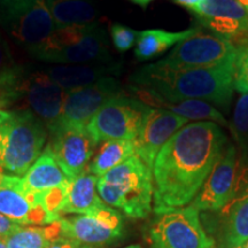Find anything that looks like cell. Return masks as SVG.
<instances>
[{"label":"cell","mask_w":248,"mask_h":248,"mask_svg":"<svg viewBox=\"0 0 248 248\" xmlns=\"http://www.w3.org/2000/svg\"><path fill=\"white\" fill-rule=\"evenodd\" d=\"M226 144L224 131L212 121L179 129L161 148L152 168L155 215L192 202Z\"/></svg>","instance_id":"6da1fadb"},{"label":"cell","mask_w":248,"mask_h":248,"mask_svg":"<svg viewBox=\"0 0 248 248\" xmlns=\"http://www.w3.org/2000/svg\"><path fill=\"white\" fill-rule=\"evenodd\" d=\"M234 58L214 67L187 69H173L157 61L136 71L130 80L137 95L166 101L201 100L226 110L233 98Z\"/></svg>","instance_id":"7a4b0ae2"},{"label":"cell","mask_w":248,"mask_h":248,"mask_svg":"<svg viewBox=\"0 0 248 248\" xmlns=\"http://www.w3.org/2000/svg\"><path fill=\"white\" fill-rule=\"evenodd\" d=\"M97 191L101 200L132 219L146 218L153 203L152 170L138 155L98 177Z\"/></svg>","instance_id":"3957f363"},{"label":"cell","mask_w":248,"mask_h":248,"mask_svg":"<svg viewBox=\"0 0 248 248\" xmlns=\"http://www.w3.org/2000/svg\"><path fill=\"white\" fill-rule=\"evenodd\" d=\"M47 128L30 110H2L0 116V170L24 176L42 155Z\"/></svg>","instance_id":"277c9868"},{"label":"cell","mask_w":248,"mask_h":248,"mask_svg":"<svg viewBox=\"0 0 248 248\" xmlns=\"http://www.w3.org/2000/svg\"><path fill=\"white\" fill-rule=\"evenodd\" d=\"M33 57L61 64L110 62L107 36L95 22L58 28Z\"/></svg>","instance_id":"5b68a950"},{"label":"cell","mask_w":248,"mask_h":248,"mask_svg":"<svg viewBox=\"0 0 248 248\" xmlns=\"http://www.w3.org/2000/svg\"><path fill=\"white\" fill-rule=\"evenodd\" d=\"M0 26L32 55L57 29L46 0H12L1 5Z\"/></svg>","instance_id":"8992f818"},{"label":"cell","mask_w":248,"mask_h":248,"mask_svg":"<svg viewBox=\"0 0 248 248\" xmlns=\"http://www.w3.org/2000/svg\"><path fill=\"white\" fill-rule=\"evenodd\" d=\"M150 248H214L215 240L207 233L200 213L192 204L156 214L147 228Z\"/></svg>","instance_id":"52a82bcc"},{"label":"cell","mask_w":248,"mask_h":248,"mask_svg":"<svg viewBox=\"0 0 248 248\" xmlns=\"http://www.w3.org/2000/svg\"><path fill=\"white\" fill-rule=\"evenodd\" d=\"M150 108L139 99L117 95L98 110L86 125V131L97 145L107 140H135Z\"/></svg>","instance_id":"ba28073f"},{"label":"cell","mask_w":248,"mask_h":248,"mask_svg":"<svg viewBox=\"0 0 248 248\" xmlns=\"http://www.w3.org/2000/svg\"><path fill=\"white\" fill-rule=\"evenodd\" d=\"M62 237L76 241L83 248H100L115 243L123 234V217L108 204L88 214L58 219Z\"/></svg>","instance_id":"9c48e42d"},{"label":"cell","mask_w":248,"mask_h":248,"mask_svg":"<svg viewBox=\"0 0 248 248\" xmlns=\"http://www.w3.org/2000/svg\"><path fill=\"white\" fill-rule=\"evenodd\" d=\"M235 57L234 42L228 37L206 33L200 29L182 40L159 62L173 69L207 68L221 64Z\"/></svg>","instance_id":"30bf717a"},{"label":"cell","mask_w":248,"mask_h":248,"mask_svg":"<svg viewBox=\"0 0 248 248\" xmlns=\"http://www.w3.org/2000/svg\"><path fill=\"white\" fill-rule=\"evenodd\" d=\"M68 92L49 78L45 71L26 74L17 91V101H22L24 109L38 117L49 132L60 120Z\"/></svg>","instance_id":"8fae6325"},{"label":"cell","mask_w":248,"mask_h":248,"mask_svg":"<svg viewBox=\"0 0 248 248\" xmlns=\"http://www.w3.org/2000/svg\"><path fill=\"white\" fill-rule=\"evenodd\" d=\"M121 94H123L122 85L111 76L86 88L68 92L61 117L53 131L58 129H86L98 110L110 99Z\"/></svg>","instance_id":"7c38bea8"},{"label":"cell","mask_w":248,"mask_h":248,"mask_svg":"<svg viewBox=\"0 0 248 248\" xmlns=\"http://www.w3.org/2000/svg\"><path fill=\"white\" fill-rule=\"evenodd\" d=\"M237 159V148L228 142L208 178L190 204L199 212L216 213L224 208L233 197Z\"/></svg>","instance_id":"4fadbf2b"},{"label":"cell","mask_w":248,"mask_h":248,"mask_svg":"<svg viewBox=\"0 0 248 248\" xmlns=\"http://www.w3.org/2000/svg\"><path fill=\"white\" fill-rule=\"evenodd\" d=\"M188 120L162 108H150L145 114L140 131L136 137V155L152 170L161 148Z\"/></svg>","instance_id":"5bb4252c"},{"label":"cell","mask_w":248,"mask_h":248,"mask_svg":"<svg viewBox=\"0 0 248 248\" xmlns=\"http://www.w3.org/2000/svg\"><path fill=\"white\" fill-rule=\"evenodd\" d=\"M48 146L66 177L74 179L88 170L97 144L86 129H58Z\"/></svg>","instance_id":"9a60e30c"},{"label":"cell","mask_w":248,"mask_h":248,"mask_svg":"<svg viewBox=\"0 0 248 248\" xmlns=\"http://www.w3.org/2000/svg\"><path fill=\"white\" fill-rule=\"evenodd\" d=\"M0 214L20 225H48L54 221L39 202L38 194L24 190L22 178L5 175L0 184Z\"/></svg>","instance_id":"2e32d148"},{"label":"cell","mask_w":248,"mask_h":248,"mask_svg":"<svg viewBox=\"0 0 248 248\" xmlns=\"http://www.w3.org/2000/svg\"><path fill=\"white\" fill-rule=\"evenodd\" d=\"M200 26L232 40L248 35V9L235 0H203L192 11Z\"/></svg>","instance_id":"e0dca14e"},{"label":"cell","mask_w":248,"mask_h":248,"mask_svg":"<svg viewBox=\"0 0 248 248\" xmlns=\"http://www.w3.org/2000/svg\"><path fill=\"white\" fill-rule=\"evenodd\" d=\"M117 70V64L94 62L84 64H61L48 68L45 73L64 91L71 92L94 84L105 77H109L111 74H116Z\"/></svg>","instance_id":"ac0fdd59"},{"label":"cell","mask_w":248,"mask_h":248,"mask_svg":"<svg viewBox=\"0 0 248 248\" xmlns=\"http://www.w3.org/2000/svg\"><path fill=\"white\" fill-rule=\"evenodd\" d=\"M216 239L218 248H238L248 240V197L219 210Z\"/></svg>","instance_id":"d6986e66"},{"label":"cell","mask_w":248,"mask_h":248,"mask_svg":"<svg viewBox=\"0 0 248 248\" xmlns=\"http://www.w3.org/2000/svg\"><path fill=\"white\" fill-rule=\"evenodd\" d=\"M97 176L90 173L88 170L78 177L69 179L67 195L63 206L60 210V217L69 214H88L105 206L97 191Z\"/></svg>","instance_id":"ffe728a7"},{"label":"cell","mask_w":248,"mask_h":248,"mask_svg":"<svg viewBox=\"0 0 248 248\" xmlns=\"http://www.w3.org/2000/svg\"><path fill=\"white\" fill-rule=\"evenodd\" d=\"M68 181L69 179L59 167L51 148L47 146L22 177V185L27 192L40 194L66 184Z\"/></svg>","instance_id":"44dd1931"},{"label":"cell","mask_w":248,"mask_h":248,"mask_svg":"<svg viewBox=\"0 0 248 248\" xmlns=\"http://www.w3.org/2000/svg\"><path fill=\"white\" fill-rule=\"evenodd\" d=\"M199 28H190L184 31H166L162 29H150L139 31L136 42L135 57L140 61L151 60L162 54L167 49L176 46L182 40L194 35Z\"/></svg>","instance_id":"7402d4cb"},{"label":"cell","mask_w":248,"mask_h":248,"mask_svg":"<svg viewBox=\"0 0 248 248\" xmlns=\"http://www.w3.org/2000/svg\"><path fill=\"white\" fill-rule=\"evenodd\" d=\"M139 100L151 106L160 107L187 120L194 121H212L221 126H228L229 122L223 114L215 106L206 101L201 100H181V101H166L162 99L150 97V95H139Z\"/></svg>","instance_id":"603a6c76"},{"label":"cell","mask_w":248,"mask_h":248,"mask_svg":"<svg viewBox=\"0 0 248 248\" xmlns=\"http://www.w3.org/2000/svg\"><path fill=\"white\" fill-rule=\"evenodd\" d=\"M55 27L66 28L94 23L97 9L90 0H46Z\"/></svg>","instance_id":"cb8c5ba5"},{"label":"cell","mask_w":248,"mask_h":248,"mask_svg":"<svg viewBox=\"0 0 248 248\" xmlns=\"http://www.w3.org/2000/svg\"><path fill=\"white\" fill-rule=\"evenodd\" d=\"M26 71L12 57L8 44L0 33V101L8 108L15 104Z\"/></svg>","instance_id":"d4e9b609"},{"label":"cell","mask_w":248,"mask_h":248,"mask_svg":"<svg viewBox=\"0 0 248 248\" xmlns=\"http://www.w3.org/2000/svg\"><path fill=\"white\" fill-rule=\"evenodd\" d=\"M135 154L136 148L133 140L120 139V140L104 141L98 153L89 164L88 171L97 177H100Z\"/></svg>","instance_id":"484cf974"},{"label":"cell","mask_w":248,"mask_h":248,"mask_svg":"<svg viewBox=\"0 0 248 248\" xmlns=\"http://www.w3.org/2000/svg\"><path fill=\"white\" fill-rule=\"evenodd\" d=\"M59 238H62L61 226L55 221L46 226L21 225L4 241L7 248H46Z\"/></svg>","instance_id":"4316f807"},{"label":"cell","mask_w":248,"mask_h":248,"mask_svg":"<svg viewBox=\"0 0 248 248\" xmlns=\"http://www.w3.org/2000/svg\"><path fill=\"white\" fill-rule=\"evenodd\" d=\"M229 130L238 146V155L246 153L248 150V93H241L235 101Z\"/></svg>","instance_id":"83f0119b"},{"label":"cell","mask_w":248,"mask_h":248,"mask_svg":"<svg viewBox=\"0 0 248 248\" xmlns=\"http://www.w3.org/2000/svg\"><path fill=\"white\" fill-rule=\"evenodd\" d=\"M233 42L235 45L233 86L240 93H248V35Z\"/></svg>","instance_id":"f1b7e54d"},{"label":"cell","mask_w":248,"mask_h":248,"mask_svg":"<svg viewBox=\"0 0 248 248\" xmlns=\"http://www.w3.org/2000/svg\"><path fill=\"white\" fill-rule=\"evenodd\" d=\"M138 35L139 31H136L130 27L123 26V24L114 23L110 27V37L113 40V44L121 53L129 51L133 45H136Z\"/></svg>","instance_id":"f546056e"},{"label":"cell","mask_w":248,"mask_h":248,"mask_svg":"<svg viewBox=\"0 0 248 248\" xmlns=\"http://www.w3.org/2000/svg\"><path fill=\"white\" fill-rule=\"evenodd\" d=\"M248 197V162H238L233 197L230 202H235Z\"/></svg>","instance_id":"4dcf8cb0"},{"label":"cell","mask_w":248,"mask_h":248,"mask_svg":"<svg viewBox=\"0 0 248 248\" xmlns=\"http://www.w3.org/2000/svg\"><path fill=\"white\" fill-rule=\"evenodd\" d=\"M20 224L14 223L2 214H0V239L4 240L8 235L14 233L17 229H20Z\"/></svg>","instance_id":"1f68e13d"},{"label":"cell","mask_w":248,"mask_h":248,"mask_svg":"<svg viewBox=\"0 0 248 248\" xmlns=\"http://www.w3.org/2000/svg\"><path fill=\"white\" fill-rule=\"evenodd\" d=\"M46 248H83L79 244H77L76 241L69 239V238H59L58 240L53 241L52 244L48 245V247Z\"/></svg>","instance_id":"d6a6232c"},{"label":"cell","mask_w":248,"mask_h":248,"mask_svg":"<svg viewBox=\"0 0 248 248\" xmlns=\"http://www.w3.org/2000/svg\"><path fill=\"white\" fill-rule=\"evenodd\" d=\"M172 1L175 2V4L182 6V7L187 8L188 11L192 12L193 9L197 8L203 0H172Z\"/></svg>","instance_id":"836d02e7"},{"label":"cell","mask_w":248,"mask_h":248,"mask_svg":"<svg viewBox=\"0 0 248 248\" xmlns=\"http://www.w3.org/2000/svg\"><path fill=\"white\" fill-rule=\"evenodd\" d=\"M130 1L133 2V4L140 6L142 8H146L152 1H154V0H130Z\"/></svg>","instance_id":"e575fe53"},{"label":"cell","mask_w":248,"mask_h":248,"mask_svg":"<svg viewBox=\"0 0 248 248\" xmlns=\"http://www.w3.org/2000/svg\"><path fill=\"white\" fill-rule=\"evenodd\" d=\"M238 162H248V150L245 154L243 155H238Z\"/></svg>","instance_id":"d590c367"},{"label":"cell","mask_w":248,"mask_h":248,"mask_svg":"<svg viewBox=\"0 0 248 248\" xmlns=\"http://www.w3.org/2000/svg\"><path fill=\"white\" fill-rule=\"evenodd\" d=\"M235 1H238L239 4L243 5L244 7H246L248 9V0H235Z\"/></svg>","instance_id":"8d00e7d4"},{"label":"cell","mask_w":248,"mask_h":248,"mask_svg":"<svg viewBox=\"0 0 248 248\" xmlns=\"http://www.w3.org/2000/svg\"><path fill=\"white\" fill-rule=\"evenodd\" d=\"M6 109V107H5V105L2 104L1 101H0V116H1V113H2V110H5Z\"/></svg>","instance_id":"74e56055"},{"label":"cell","mask_w":248,"mask_h":248,"mask_svg":"<svg viewBox=\"0 0 248 248\" xmlns=\"http://www.w3.org/2000/svg\"><path fill=\"white\" fill-rule=\"evenodd\" d=\"M124 248H142L140 245H130L128 247H124Z\"/></svg>","instance_id":"f35d334b"},{"label":"cell","mask_w":248,"mask_h":248,"mask_svg":"<svg viewBox=\"0 0 248 248\" xmlns=\"http://www.w3.org/2000/svg\"><path fill=\"white\" fill-rule=\"evenodd\" d=\"M0 248H7V246H6L5 241L2 239H0Z\"/></svg>","instance_id":"ab89813d"},{"label":"cell","mask_w":248,"mask_h":248,"mask_svg":"<svg viewBox=\"0 0 248 248\" xmlns=\"http://www.w3.org/2000/svg\"><path fill=\"white\" fill-rule=\"evenodd\" d=\"M9 1H12V0H0V6L7 4V2H9Z\"/></svg>","instance_id":"60d3db41"},{"label":"cell","mask_w":248,"mask_h":248,"mask_svg":"<svg viewBox=\"0 0 248 248\" xmlns=\"http://www.w3.org/2000/svg\"><path fill=\"white\" fill-rule=\"evenodd\" d=\"M238 248H248V240L246 241V243H245V244H243V245H241V246L240 247H238Z\"/></svg>","instance_id":"b9f144b4"},{"label":"cell","mask_w":248,"mask_h":248,"mask_svg":"<svg viewBox=\"0 0 248 248\" xmlns=\"http://www.w3.org/2000/svg\"><path fill=\"white\" fill-rule=\"evenodd\" d=\"M4 177H5V175H4V173H1V172H0V184H1V182L4 181Z\"/></svg>","instance_id":"7bdbcfd3"}]
</instances>
